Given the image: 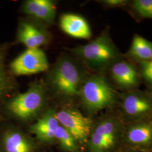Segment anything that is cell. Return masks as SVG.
<instances>
[{
  "instance_id": "cell-1",
  "label": "cell",
  "mask_w": 152,
  "mask_h": 152,
  "mask_svg": "<svg viewBox=\"0 0 152 152\" xmlns=\"http://www.w3.org/2000/svg\"><path fill=\"white\" fill-rule=\"evenodd\" d=\"M71 51L88 66L97 70L113 64L118 58V51L107 34H102L89 44L77 46Z\"/></svg>"
},
{
  "instance_id": "cell-2",
  "label": "cell",
  "mask_w": 152,
  "mask_h": 152,
  "mask_svg": "<svg viewBox=\"0 0 152 152\" xmlns=\"http://www.w3.org/2000/svg\"><path fill=\"white\" fill-rule=\"evenodd\" d=\"M80 94L85 107L91 112L108 108L116 99L113 87L102 76L89 77L81 85Z\"/></svg>"
},
{
  "instance_id": "cell-3",
  "label": "cell",
  "mask_w": 152,
  "mask_h": 152,
  "mask_svg": "<svg viewBox=\"0 0 152 152\" xmlns=\"http://www.w3.org/2000/svg\"><path fill=\"white\" fill-rule=\"evenodd\" d=\"M50 80L53 87L65 96H73L80 93L81 73L75 63L69 59H62L57 63Z\"/></svg>"
},
{
  "instance_id": "cell-4",
  "label": "cell",
  "mask_w": 152,
  "mask_h": 152,
  "mask_svg": "<svg viewBox=\"0 0 152 152\" xmlns=\"http://www.w3.org/2000/svg\"><path fill=\"white\" fill-rule=\"evenodd\" d=\"M122 127L121 122L109 117L101 120L91 132L89 141L90 152H112L121 138Z\"/></svg>"
},
{
  "instance_id": "cell-5",
  "label": "cell",
  "mask_w": 152,
  "mask_h": 152,
  "mask_svg": "<svg viewBox=\"0 0 152 152\" xmlns=\"http://www.w3.org/2000/svg\"><path fill=\"white\" fill-rule=\"evenodd\" d=\"M45 92L42 85L34 84L27 91L17 95L11 100L9 109L17 117L28 120L37 114L42 108Z\"/></svg>"
},
{
  "instance_id": "cell-6",
  "label": "cell",
  "mask_w": 152,
  "mask_h": 152,
  "mask_svg": "<svg viewBox=\"0 0 152 152\" xmlns=\"http://www.w3.org/2000/svg\"><path fill=\"white\" fill-rule=\"evenodd\" d=\"M10 68L16 76L31 75L48 70L49 62L43 50L27 49L12 61Z\"/></svg>"
},
{
  "instance_id": "cell-7",
  "label": "cell",
  "mask_w": 152,
  "mask_h": 152,
  "mask_svg": "<svg viewBox=\"0 0 152 152\" xmlns=\"http://www.w3.org/2000/svg\"><path fill=\"white\" fill-rule=\"evenodd\" d=\"M59 124L69 131L74 139L83 142L92 132L91 120L75 109H65L56 113Z\"/></svg>"
},
{
  "instance_id": "cell-8",
  "label": "cell",
  "mask_w": 152,
  "mask_h": 152,
  "mask_svg": "<svg viewBox=\"0 0 152 152\" xmlns=\"http://www.w3.org/2000/svg\"><path fill=\"white\" fill-rule=\"evenodd\" d=\"M122 108L130 118H140L152 113V99L141 92H128L122 98Z\"/></svg>"
},
{
  "instance_id": "cell-9",
  "label": "cell",
  "mask_w": 152,
  "mask_h": 152,
  "mask_svg": "<svg viewBox=\"0 0 152 152\" xmlns=\"http://www.w3.org/2000/svg\"><path fill=\"white\" fill-rule=\"evenodd\" d=\"M60 26L61 30L71 37L81 39H88L91 32L87 21L81 16L66 14L61 17Z\"/></svg>"
},
{
  "instance_id": "cell-10",
  "label": "cell",
  "mask_w": 152,
  "mask_h": 152,
  "mask_svg": "<svg viewBox=\"0 0 152 152\" xmlns=\"http://www.w3.org/2000/svg\"><path fill=\"white\" fill-rule=\"evenodd\" d=\"M114 81L121 87L131 88L139 83V76L135 68L126 61H118L113 64L110 69Z\"/></svg>"
},
{
  "instance_id": "cell-11",
  "label": "cell",
  "mask_w": 152,
  "mask_h": 152,
  "mask_svg": "<svg viewBox=\"0 0 152 152\" xmlns=\"http://www.w3.org/2000/svg\"><path fill=\"white\" fill-rule=\"evenodd\" d=\"M125 141L131 145L148 146L152 144V122L141 121L131 125L125 134Z\"/></svg>"
},
{
  "instance_id": "cell-12",
  "label": "cell",
  "mask_w": 152,
  "mask_h": 152,
  "mask_svg": "<svg viewBox=\"0 0 152 152\" xmlns=\"http://www.w3.org/2000/svg\"><path fill=\"white\" fill-rule=\"evenodd\" d=\"M26 14L43 22L51 23L56 15V6L50 0H29L23 5Z\"/></svg>"
},
{
  "instance_id": "cell-13",
  "label": "cell",
  "mask_w": 152,
  "mask_h": 152,
  "mask_svg": "<svg viewBox=\"0 0 152 152\" xmlns=\"http://www.w3.org/2000/svg\"><path fill=\"white\" fill-rule=\"evenodd\" d=\"M18 38L28 49L39 48L48 41L46 33L42 29L28 22L20 24L18 32Z\"/></svg>"
},
{
  "instance_id": "cell-14",
  "label": "cell",
  "mask_w": 152,
  "mask_h": 152,
  "mask_svg": "<svg viewBox=\"0 0 152 152\" xmlns=\"http://www.w3.org/2000/svg\"><path fill=\"white\" fill-rule=\"evenodd\" d=\"M55 113L51 110L39 118L31 127V131L39 140L44 141H52L55 134L59 126Z\"/></svg>"
},
{
  "instance_id": "cell-15",
  "label": "cell",
  "mask_w": 152,
  "mask_h": 152,
  "mask_svg": "<svg viewBox=\"0 0 152 152\" xmlns=\"http://www.w3.org/2000/svg\"><path fill=\"white\" fill-rule=\"evenodd\" d=\"M4 145L6 152H31L32 146L29 141L16 131H10L4 137Z\"/></svg>"
},
{
  "instance_id": "cell-16",
  "label": "cell",
  "mask_w": 152,
  "mask_h": 152,
  "mask_svg": "<svg viewBox=\"0 0 152 152\" xmlns=\"http://www.w3.org/2000/svg\"><path fill=\"white\" fill-rule=\"evenodd\" d=\"M130 54L133 58L141 61L152 60V43L136 35L132 40Z\"/></svg>"
},
{
  "instance_id": "cell-17",
  "label": "cell",
  "mask_w": 152,
  "mask_h": 152,
  "mask_svg": "<svg viewBox=\"0 0 152 152\" xmlns=\"http://www.w3.org/2000/svg\"><path fill=\"white\" fill-rule=\"evenodd\" d=\"M55 139H56L60 142L61 146L65 150L75 152L77 149V147L75 142V139L69 131L64 127L59 125L55 134Z\"/></svg>"
},
{
  "instance_id": "cell-18",
  "label": "cell",
  "mask_w": 152,
  "mask_h": 152,
  "mask_svg": "<svg viewBox=\"0 0 152 152\" xmlns=\"http://www.w3.org/2000/svg\"><path fill=\"white\" fill-rule=\"evenodd\" d=\"M132 7L140 16L152 19V0H135Z\"/></svg>"
},
{
  "instance_id": "cell-19",
  "label": "cell",
  "mask_w": 152,
  "mask_h": 152,
  "mask_svg": "<svg viewBox=\"0 0 152 152\" xmlns=\"http://www.w3.org/2000/svg\"><path fill=\"white\" fill-rule=\"evenodd\" d=\"M10 83L4 68V54L0 49V100L11 88Z\"/></svg>"
},
{
  "instance_id": "cell-20",
  "label": "cell",
  "mask_w": 152,
  "mask_h": 152,
  "mask_svg": "<svg viewBox=\"0 0 152 152\" xmlns=\"http://www.w3.org/2000/svg\"><path fill=\"white\" fill-rule=\"evenodd\" d=\"M141 68L142 77L152 84V60L141 61Z\"/></svg>"
},
{
  "instance_id": "cell-21",
  "label": "cell",
  "mask_w": 152,
  "mask_h": 152,
  "mask_svg": "<svg viewBox=\"0 0 152 152\" xmlns=\"http://www.w3.org/2000/svg\"><path fill=\"white\" fill-rule=\"evenodd\" d=\"M104 4L110 7H121L125 6L127 1L125 0H105L103 1Z\"/></svg>"
},
{
  "instance_id": "cell-22",
  "label": "cell",
  "mask_w": 152,
  "mask_h": 152,
  "mask_svg": "<svg viewBox=\"0 0 152 152\" xmlns=\"http://www.w3.org/2000/svg\"><path fill=\"white\" fill-rule=\"evenodd\" d=\"M149 95V97L151 98L152 99V88H151V92H150V93L149 94V95Z\"/></svg>"
},
{
  "instance_id": "cell-23",
  "label": "cell",
  "mask_w": 152,
  "mask_h": 152,
  "mask_svg": "<svg viewBox=\"0 0 152 152\" xmlns=\"http://www.w3.org/2000/svg\"><path fill=\"white\" fill-rule=\"evenodd\" d=\"M139 152V151H132V152Z\"/></svg>"
}]
</instances>
